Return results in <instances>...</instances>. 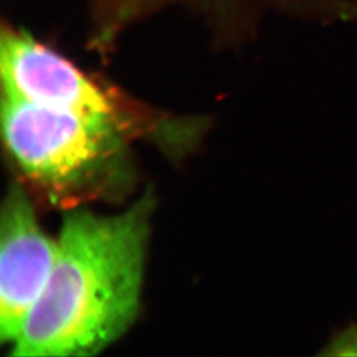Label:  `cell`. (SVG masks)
Returning a JSON list of instances; mask_svg holds the SVG:
<instances>
[{
  "instance_id": "cell-1",
  "label": "cell",
  "mask_w": 357,
  "mask_h": 357,
  "mask_svg": "<svg viewBox=\"0 0 357 357\" xmlns=\"http://www.w3.org/2000/svg\"><path fill=\"white\" fill-rule=\"evenodd\" d=\"M151 199L116 216L73 211L38 302L13 340V356H91L137 318Z\"/></svg>"
},
{
  "instance_id": "cell-2",
  "label": "cell",
  "mask_w": 357,
  "mask_h": 357,
  "mask_svg": "<svg viewBox=\"0 0 357 357\" xmlns=\"http://www.w3.org/2000/svg\"><path fill=\"white\" fill-rule=\"evenodd\" d=\"M4 141L28 178L66 204L96 196L122 165L119 128L3 96Z\"/></svg>"
},
{
  "instance_id": "cell-3",
  "label": "cell",
  "mask_w": 357,
  "mask_h": 357,
  "mask_svg": "<svg viewBox=\"0 0 357 357\" xmlns=\"http://www.w3.org/2000/svg\"><path fill=\"white\" fill-rule=\"evenodd\" d=\"M0 66L3 96L126 128L115 93L19 28L1 31Z\"/></svg>"
},
{
  "instance_id": "cell-4",
  "label": "cell",
  "mask_w": 357,
  "mask_h": 357,
  "mask_svg": "<svg viewBox=\"0 0 357 357\" xmlns=\"http://www.w3.org/2000/svg\"><path fill=\"white\" fill-rule=\"evenodd\" d=\"M59 255V241L38 225L32 204L20 187L13 185L0 217V337H17L38 302Z\"/></svg>"
},
{
  "instance_id": "cell-5",
  "label": "cell",
  "mask_w": 357,
  "mask_h": 357,
  "mask_svg": "<svg viewBox=\"0 0 357 357\" xmlns=\"http://www.w3.org/2000/svg\"><path fill=\"white\" fill-rule=\"evenodd\" d=\"M91 19L90 43L97 51H109L115 40L138 22L160 10L181 4L208 15L221 31L245 29L255 13L262 8L286 13L351 19L357 8L348 0H89Z\"/></svg>"
},
{
  "instance_id": "cell-6",
  "label": "cell",
  "mask_w": 357,
  "mask_h": 357,
  "mask_svg": "<svg viewBox=\"0 0 357 357\" xmlns=\"http://www.w3.org/2000/svg\"><path fill=\"white\" fill-rule=\"evenodd\" d=\"M321 355L326 356L357 357V326H348L343 331L336 333Z\"/></svg>"
}]
</instances>
